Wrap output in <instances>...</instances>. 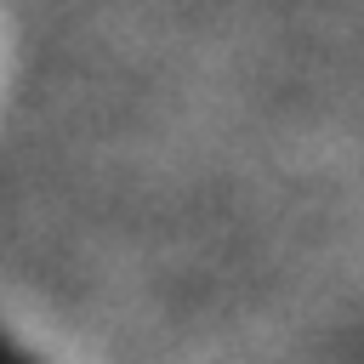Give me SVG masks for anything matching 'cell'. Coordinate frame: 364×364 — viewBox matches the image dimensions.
Segmentation results:
<instances>
[{"label": "cell", "mask_w": 364, "mask_h": 364, "mask_svg": "<svg viewBox=\"0 0 364 364\" xmlns=\"http://www.w3.org/2000/svg\"><path fill=\"white\" fill-rule=\"evenodd\" d=\"M0 364H34V358H28V353H23L11 336H0Z\"/></svg>", "instance_id": "cell-1"}]
</instances>
